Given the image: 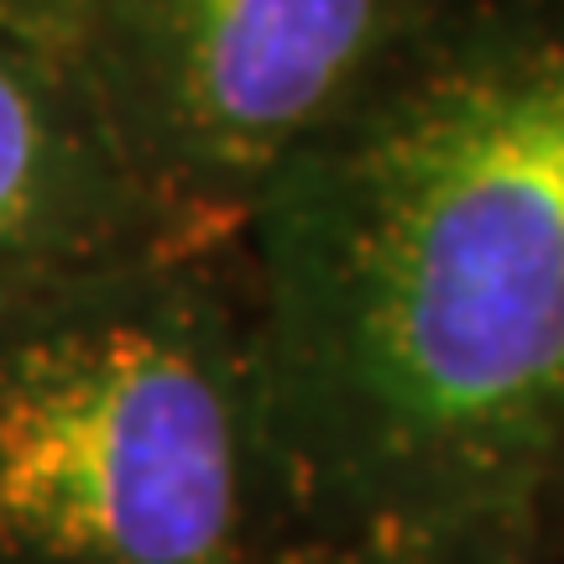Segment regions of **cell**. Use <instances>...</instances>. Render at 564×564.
<instances>
[{
    "label": "cell",
    "mask_w": 564,
    "mask_h": 564,
    "mask_svg": "<svg viewBox=\"0 0 564 564\" xmlns=\"http://www.w3.org/2000/svg\"><path fill=\"white\" fill-rule=\"evenodd\" d=\"M251 366L308 549H507L564 470V32L335 116L251 199Z\"/></svg>",
    "instance_id": "cell-1"
},
{
    "label": "cell",
    "mask_w": 564,
    "mask_h": 564,
    "mask_svg": "<svg viewBox=\"0 0 564 564\" xmlns=\"http://www.w3.org/2000/svg\"><path fill=\"white\" fill-rule=\"evenodd\" d=\"M246 308L116 251L0 308V564H267Z\"/></svg>",
    "instance_id": "cell-2"
},
{
    "label": "cell",
    "mask_w": 564,
    "mask_h": 564,
    "mask_svg": "<svg viewBox=\"0 0 564 564\" xmlns=\"http://www.w3.org/2000/svg\"><path fill=\"white\" fill-rule=\"evenodd\" d=\"M392 0H137L141 147L199 199H257L350 110Z\"/></svg>",
    "instance_id": "cell-3"
},
{
    "label": "cell",
    "mask_w": 564,
    "mask_h": 564,
    "mask_svg": "<svg viewBox=\"0 0 564 564\" xmlns=\"http://www.w3.org/2000/svg\"><path fill=\"white\" fill-rule=\"evenodd\" d=\"M121 183L58 100L0 53V308L42 282L126 251Z\"/></svg>",
    "instance_id": "cell-4"
},
{
    "label": "cell",
    "mask_w": 564,
    "mask_h": 564,
    "mask_svg": "<svg viewBox=\"0 0 564 564\" xmlns=\"http://www.w3.org/2000/svg\"><path fill=\"white\" fill-rule=\"evenodd\" d=\"M299 564H507V549H449V554H423V549H308Z\"/></svg>",
    "instance_id": "cell-5"
},
{
    "label": "cell",
    "mask_w": 564,
    "mask_h": 564,
    "mask_svg": "<svg viewBox=\"0 0 564 564\" xmlns=\"http://www.w3.org/2000/svg\"><path fill=\"white\" fill-rule=\"evenodd\" d=\"M0 6H42V0H0Z\"/></svg>",
    "instance_id": "cell-6"
}]
</instances>
